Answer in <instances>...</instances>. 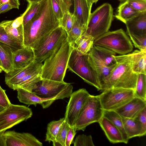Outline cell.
<instances>
[{"mask_svg": "<svg viewBox=\"0 0 146 146\" xmlns=\"http://www.w3.org/2000/svg\"><path fill=\"white\" fill-rule=\"evenodd\" d=\"M140 123L141 131L140 137L145 135L146 133V107L144 108L135 118Z\"/></svg>", "mask_w": 146, "mask_h": 146, "instance_id": "60d3db41", "label": "cell"}, {"mask_svg": "<svg viewBox=\"0 0 146 146\" xmlns=\"http://www.w3.org/2000/svg\"><path fill=\"white\" fill-rule=\"evenodd\" d=\"M69 127L65 120L61 126L55 140L52 142L53 146H65L66 137Z\"/></svg>", "mask_w": 146, "mask_h": 146, "instance_id": "d590c367", "label": "cell"}, {"mask_svg": "<svg viewBox=\"0 0 146 146\" xmlns=\"http://www.w3.org/2000/svg\"><path fill=\"white\" fill-rule=\"evenodd\" d=\"M133 72L146 74V51L136 50L131 53Z\"/></svg>", "mask_w": 146, "mask_h": 146, "instance_id": "d4e9b609", "label": "cell"}, {"mask_svg": "<svg viewBox=\"0 0 146 146\" xmlns=\"http://www.w3.org/2000/svg\"><path fill=\"white\" fill-rule=\"evenodd\" d=\"M0 86V106L6 108L11 104L5 92Z\"/></svg>", "mask_w": 146, "mask_h": 146, "instance_id": "7bdbcfd3", "label": "cell"}, {"mask_svg": "<svg viewBox=\"0 0 146 146\" xmlns=\"http://www.w3.org/2000/svg\"><path fill=\"white\" fill-rule=\"evenodd\" d=\"M76 19L73 13L69 12L64 13L59 20L60 26L65 30L67 34L72 29Z\"/></svg>", "mask_w": 146, "mask_h": 146, "instance_id": "8d00e7d4", "label": "cell"}, {"mask_svg": "<svg viewBox=\"0 0 146 146\" xmlns=\"http://www.w3.org/2000/svg\"><path fill=\"white\" fill-rule=\"evenodd\" d=\"M0 67L1 68H2V65H1V61L0 60Z\"/></svg>", "mask_w": 146, "mask_h": 146, "instance_id": "db71d44e", "label": "cell"}, {"mask_svg": "<svg viewBox=\"0 0 146 146\" xmlns=\"http://www.w3.org/2000/svg\"><path fill=\"white\" fill-rule=\"evenodd\" d=\"M73 89L70 83L42 79L32 92L42 98L58 100L70 97Z\"/></svg>", "mask_w": 146, "mask_h": 146, "instance_id": "52a82bcc", "label": "cell"}, {"mask_svg": "<svg viewBox=\"0 0 146 146\" xmlns=\"http://www.w3.org/2000/svg\"><path fill=\"white\" fill-rule=\"evenodd\" d=\"M90 95L85 88L72 92L66 107L64 117L70 126L75 125L82 109Z\"/></svg>", "mask_w": 146, "mask_h": 146, "instance_id": "7c38bea8", "label": "cell"}, {"mask_svg": "<svg viewBox=\"0 0 146 146\" xmlns=\"http://www.w3.org/2000/svg\"><path fill=\"white\" fill-rule=\"evenodd\" d=\"M96 55L104 64L109 67H113L116 64L115 56L116 54L104 47L94 45L90 50Z\"/></svg>", "mask_w": 146, "mask_h": 146, "instance_id": "cb8c5ba5", "label": "cell"}, {"mask_svg": "<svg viewBox=\"0 0 146 146\" xmlns=\"http://www.w3.org/2000/svg\"><path fill=\"white\" fill-rule=\"evenodd\" d=\"M132 8L140 12L146 11V0H126Z\"/></svg>", "mask_w": 146, "mask_h": 146, "instance_id": "ab89813d", "label": "cell"}, {"mask_svg": "<svg viewBox=\"0 0 146 146\" xmlns=\"http://www.w3.org/2000/svg\"><path fill=\"white\" fill-rule=\"evenodd\" d=\"M73 0L74 15L78 21L87 27L93 4L88 0Z\"/></svg>", "mask_w": 146, "mask_h": 146, "instance_id": "7402d4cb", "label": "cell"}, {"mask_svg": "<svg viewBox=\"0 0 146 146\" xmlns=\"http://www.w3.org/2000/svg\"><path fill=\"white\" fill-rule=\"evenodd\" d=\"M34 60V50L31 48L23 46L12 52L13 65L14 69L24 67Z\"/></svg>", "mask_w": 146, "mask_h": 146, "instance_id": "ffe728a7", "label": "cell"}, {"mask_svg": "<svg viewBox=\"0 0 146 146\" xmlns=\"http://www.w3.org/2000/svg\"><path fill=\"white\" fill-rule=\"evenodd\" d=\"M5 146H42V143L31 134L8 131L3 133Z\"/></svg>", "mask_w": 146, "mask_h": 146, "instance_id": "4fadbf2b", "label": "cell"}, {"mask_svg": "<svg viewBox=\"0 0 146 146\" xmlns=\"http://www.w3.org/2000/svg\"><path fill=\"white\" fill-rule=\"evenodd\" d=\"M63 13L70 12V8L72 5V0H59Z\"/></svg>", "mask_w": 146, "mask_h": 146, "instance_id": "f6af8a7d", "label": "cell"}, {"mask_svg": "<svg viewBox=\"0 0 146 146\" xmlns=\"http://www.w3.org/2000/svg\"><path fill=\"white\" fill-rule=\"evenodd\" d=\"M76 129L74 126H70L66 136L65 146H70L73 142V139L76 133Z\"/></svg>", "mask_w": 146, "mask_h": 146, "instance_id": "ee69618b", "label": "cell"}, {"mask_svg": "<svg viewBox=\"0 0 146 146\" xmlns=\"http://www.w3.org/2000/svg\"><path fill=\"white\" fill-rule=\"evenodd\" d=\"M31 109L23 105L11 104L0 112V133L31 117Z\"/></svg>", "mask_w": 146, "mask_h": 146, "instance_id": "8fae6325", "label": "cell"}, {"mask_svg": "<svg viewBox=\"0 0 146 146\" xmlns=\"http://www.w3.org/2000/svg\"><path fill=\"white\" fill-rule=\"evenodd\" d=\"M16 90L17 91V98L21 103L28 105H40L43 108H46L49 107L56 100V98L45 99L41 98L36 95L32 92L23 89L19 88Z\"/></svg>", "mask_w": 146, "mask_h": 146, "instance_id": "e0dca14e", "label": "cell"}, {"mask_svg": "<svg viewBox=\"0 0 146 146\" xmlns=\"http://www.w3.org/2000/svg\"><path fill=\"white\" fill-rule=\"evenodd\" d=\"M65 121V118L64 117L58 120L53 121L48 124L45 141L50 143L55 140L59 129Z\"/></svg>", "mask_w": 146, "mask_h": 146, "instance_id": "1f68e13d", "label": "cell"}, {"mask_svg": "<svg viewBox=\"0 0 146 146\" xmlns=\"http://www.w3.org/2000/svg\"><path fill=\"white\" fill-rule=\"evenodd\" d=\"M41 68L31 73L25 77L18 83L13 89L21 88L30 92L36 87L37 83L42 80L40 76Z\"/></svg>", "mask_w": 146, "mask_h": 146, "instance_id": "603a6c76", "label": "cell"}, {"mask_svg": "<svg viewBox=\"0 0 146 146\" xmlns=\"http://www.w3.org/2000/svg\"><path fill=\"white\" fill-rule=\"evenodd\" d=\"M7 3L11 5L13 8L19 9L20 3L19 0H0V4Z\"/></svg>", "mask_w": 146, "mask_h": 146, "instance_id": "bcb514c9", "label": "cell"}, {"mask_svg": "<svg viewBox=\"0 0 146 146\" xmlns=\"http://www.w3.org/2000/svg\"><path fill=\"white\" fill-rule=\"evenodd\" d=\"M94 40L91 36L82 35L74 42L72 46L81 53L87 54L93 48Z\"/></svg>", "mask_w": 146, "mask_h": 146, "instance_id": "f546056e", "label": "cell"}, {"mask_svg": "<svg viewBox=\"0 0 146 146\" xmlns=\"http://www.w3.org/2000/svg\"><path fill=\"white\" fill-rule=\"evenodd\" d=\"M98 96L102 109L108 111L119 108L135 96L134 90L121 88L105 90Z\"/></svg>", "mask_w": 146, "mask_h": 146, "instance_id": "30bf717a", "label": "cell"}, {"mask_svg": "<svg viewBox=\"0 0 146 146\" xmlns=\"http://www.w3.org/2000/svg\"><path fill=\"white\" fill-rule=\"evenodd\" d=\"M145 107L146 100L135 96L126 104L114 111L121 116L135 118Z\"/></svg>", "mask_w": 146, "mask_h": 146, "instance_id": "2e32d148", "label": "cell"}, {"mask_svg": "<svg viewBox=\"0 0 146 146\" xmlns=\"http://www.w3.org/2000/svg\"><path fill=\"white\" fill-rule=\"evenodd\" d=\"M117 0L119 1L120 2V3L125 2L126 1V0Z\"/></svg>", "mask_w": 146, "mask_h": 146, "instance_id": "f5cc1de1", "label": "cell"}, {"mask_svg": "<svg viewBox=\"0 0 146 146\" xmlns=\"http://www.w3.org/2000/svg\"><path fill=\"white\" fill-rule=\"evenodd\" d=\"M113 17L111 5L103 4L91 13L86 30L82 35L90 36L95 39L108 31Z\"/></svg>", "mask_w": 146, "mask_h": 146, "instance_id": "277c9868", "label": "cell"}, {"mask_svg": "<svg viewBox=\"0 0 146 146\" xmlns=\"http://www.w3.org/2000/svg\"><path fill=\"white\" fill-rule=\"evenodd\" d=\"M67 36L65 31L62 27L56 28L33 49L35 60L42 63L59 49Z\"/></svg>", "mask_w": 146, "mask_h": 146, "instance_id": "ba28073f", "label": "cell"}, {"mask_svg": "<svg viewBox=\"0 0 146 146\" xmlns=\"http://www.w3.org/2000/svg\"><path fill=\"white\" fill-rule=\"evenodd\" d=\"M59 26V21L53 11L51 0H44L38 11L23 25V46L33 50Z\"/></svg>", "mask_w": 146, "mask_h": 146, "instance_id": "6da1fadb", "label": "cell"}, {"mask_svg": "<svg viewBox=\"0 0 146 146\" xmlns=\"http://www.w3.org/2000/svg\"><path fill=\"white\" fill-rule=\"evenodd\" d=\"M0 133V146H5V140L3 136V133Z\"/></svg>", "mask_w": 146, "mask_h": 146, "instance_id": "c3c4849f", "label": "cell"}, {"mask_svg": "<svg viewBox=\"0 0 146 146\" xmlns=\"http://www.w3.org/2000/svg\"><path fill=\"white\" fill-rule=\"evenodd\" d=\"M121 117L124 128L129 140L133 137H140L141 126L140 122L135 118Z\"/></svg>", "mask_w": 146, "mask_h": 146, "instance_id": "484cf974", "label": "cell"}, {"mask_svg": "<svg viewBox=\"0 0 146 146\" xmlns=\"http://www.w3.org/2000/svg\"><path fill=\"white\" fill-rule=\"evenodd\" d=\"M88 56V53H81L73 47L69 58L67 68L78 75L85 82L94 86L98 91H101L98 77L89 62Z\"/></svg>", "mask_w": 146, "mask_h": 146, "instance_id": "5b68a950", "label": "cell"}, {"mask_svg": "<svg viewBox=\"0 0 146 146\" xmlns=\"http://www.w3.org/2000/svg\"><path fill=\"white\" fill-rule=\"evenodd\" d=\"M42 0L39 2L29 3L25 12L21 16L23 19V25L29 21L38 11L44 2Z\"/></svg>", "mask_w": 146, "mask_h": 146, "instance_id": "d6a6232c", "label": "cell"}, {"mask_svg": "<svg viewBox=\"0 0 146 146\" xmlns=\"http://www.w3.org/2000/svg\"><path fill=\"white\" fill-rule=\"evenodd\" d=\"M5 108L0 106V112L4 110Z\"/></svg>", "mask_w": 146, "mask_h": 146, "instance_id": "816d5d0a", "label": "cell"}, {"mask_svg": "<svg viewBox=\"0 0 146 146\" xmlns=\"http://www.w3.org/2000/svg\"><path fill=\"white\" fill-rule=\"evenodd\" d=\"M74 146H94L92 136L83 134L77 135L74 143Z\"/></svg>", "mask_w": 146, "mask_h": 146, "instance_id": "f35d334b", "label": "cell"}, {"mask_svg": "<svg viewBox=\"0 0 146 146\" xmlns=\"http://www.w3.org/2000/svg\"><path fill=\"white\" fill-rule=\"evenodd\" d=\"M29 3H33L37 2L40 1L42 0H26Z\"/></svg>", "mask_w": 146, "mask_h": 146, "instance_id": "681fc988", "label": "cell"}, {"mask_svg": "<svg viewBox=\"0 0 146 146\" xmlns=\"http://www.w3.org/2000/svg\"><path fill=\"white\" fill-rule=\"evenodd\" d=\"M139 12L131 7L126 1L121 3L117 7L115 17L124 23Z\"/></svg>", "mask_w": 146, "mask_h": 146, "instance_id": "83f0119b", "label": "cell"}, {"mask_svg": "<svg viewBox=\"0 0 146 146\" xmlns=\"http://www.w3.org/2000/svg\"><path fill=\"white\" fill-rule=\"evenodd\" d=\"M103 114L99 96L90 95L82 109L74 126L77 131H84L89 125L98 122Z\"/></svg>", "mask_w": 146, "mask_h": 146, "instance_id": "9c48e42d", "label": "cell"}, {"mask_svg": "<svg viewBox=\"0 0 146 146\" xmlns=\"http://www.w3.org/2000/svg\"><path fill=\"white\" fill-rule=\"evenodd\" d=\"M94 45L104 47L119 55L129 53L133 49L129 37L121 29L108 31L95 39Z\"/></svg>", "mask_w": 146, "mask_h": 146, "instance_id": "8992f818", "label": "cell"}, {"mask_svg": "<svg viewBox=\"0 0 146 146\" xmlns=\"http://www.w3.org/2000/svg\"><path fill=\"white\" fill-rule=\"evenodd\" d=\"M51 1L53 11L56 17L59 20L64 14L59 0H51Z\"/></svg>", "mask_w": 146, "mask_h": 146, "instance_id": "b9f144b4", "label": "cell"}, {"mask_svg": "<svg viewBox=\"0 0 146 146\" xmlns=\"http://www.w3.org/2000/svg\"><path fill=\"white\" fill-rule=\"evenodd\" d=\"M13 8L11 5L7 3L0 4V14L7 12Z\"/></svg>", "mask_w": 146, "mask_h": 146, "instance_id": "7dc6e473", "label": "cell"}, {"mask_svg": "<svg viewBox=\"0 0 146 146\" xmlns=\"http://www.w3.org/2000/svg\"><path fill=\"white\" fill-rule=\"evenodd\" d=\"M116 64L111 71L102 91L112 88H121L135 90L137 74L132 68L131 53L115 56Z\"/></svg>", "mask_w": 146, "mask_h": 146, "instance_id": "7a4b0ae2", "label": "cell"}, {"mask_svg": "<svg viewBox=\"0 0 146 146\" xmlns=\"http://www.w3.org/2000/svg\"><path fill=\"white\" fill-rule=\"evenodd\" d=\"M73 47L67 38L59 49L44 61L40 73L42 79L62 82Z\"/></svg>", "mask_w": 146, "mask_h": 146, "instance_id": "3957f363", "label": "cell"}, {"mask_svg": "<svg viewBox=\"0 0 146 146\" xmlns=\"http://www.w3.org/2000/svg\"><path fill=\"white\" fill-rule=\"evenodd\" d=\"M135 94V96L146 100V74H137Z\"/></svg>", "mask_w": 146, "mask_h": 146, "instance_id": "836d02e7", "label": "cell"}, {"mask_svg": "<svg viewBox=\"0 0 146 146\" xmlns=\"http://www.w3.org/2000/svg\"><path fill=\"white\" fill-rule=\"evenodd\" d=\"M12 51L11 48L0 42V60L1 69L6 73L13 70Z\"/></svg>", "mask_w": 146, "mask_h": 146, "instance_id": "4316f807", "label": "cell"}, {"mask_svg": "<svg viewBox=\"0 0 146 146\" xmlns=\"http://www.w3.org/2000/svg\"><path fill=\"white\" fill-rule=\"evenodd\" d=\"M87 27L82 24L76 19L69 32L67 34V39L72 45L74 42L85 32Z\"/></svg>", "mask_w": 146, "mask_h": 146, "instance_id": "4dcf8cb0", "label": "cell"}, {"mask_svg": "<svg viewBox=\"0 0 146 146\" xmlns=\"http://www.w3.org/2000/svg\"><path fill=\"white\" fill-rule=\"evenodd\" d=\"M127 34L146 35V11L139 12L125 23Z\"/></svg>", "mask_w": 146, "mask_h": 146, "instance_id": "ac0fdd59", "label": "cell"}, {"mask_svg": "<svg viewBox=\"0 0 146 146\" xmlns=\"http://www.w3.org/2000/svg\"><path fill=\"white\" fill-rule=\"evenodd\" d=\"M43 64L34 60L27 66L18 69H13L6 73L5 82L10 88L13 89L24 77L41 68Z\"/></svg>", "mask_w": 146, "mask_h": 146, "instance_id": "5bb4252c", "label": "cell"}, {"mask_svg": "<svg viewBox=\"0 0 146 146\" xmlns=\"http://www.w3.org/2000/svg\"><path fill=\"white\" fill-rule=\"evenodd\" d=\"M2 70V69L0 67V73L1 72Z\"/></svg>", "mask_w": 146, "mask_h": 146, "instance_id": "11a10c76", "label": "cell"}, {"mask_svg": "<svg viewBox=\"0 0 146 146\" xmlns=\"http://www.w3.org/2000/svg\"><path fill=\"white\" fill-rule=\"evenodd\" d=\"M0 42L10 47L13 52L24 46L12 39L7 34L0 23Z\"/></svg>", "mask_w": 146, "mask_h": 146, "instance_id": "e575fe53", "label": "cell"}, {"mask_svg": "<svg viewBox=\"0 0 146 146\" xmlns=\"http://www.w3.org/2000/svg\"><path fill=\"white\" fill-rule=\"evenodd\" d=\"M127 35L135 48L141 51H146V35H137L131 34Z\"/></svg>", "mask_w": 146, "mask_h": 146, "instance_id": "74e56055", "label": "cell"}, {"mask_svg": "<svg viewBox=\"0 0 146 146\" xmlns=\"http://www.w3.org/2000/svg\"><path fill=\"white\" fill-rule=\"evenodd\" d=\"M88 58L90 65L98 76L102 91L109 74L114 67H109L106 66L101 60L90 51L88 53Z\"/></svg>", "mask_w": 146, "mask_h": 146, "instance_id": "d6986e66", "label": "cell"}, {"mask_svg": "<svg viewBox=\"0 0 146 146\" xmlns=\"http://www.w3.org/2000/svg\"><path fill=\"white\" fill-rule=\"evenodd\" d=\"M0 23L12 39L23 46V25L21 16L13 20L2 21Z\"/></svg>", "mask_w": 146, "mask_h": 146, "instance_id": "9a60e30c", "label": "cell"}, {"mask_svg": "<svg viewBox=\"0 0 146 146\" xmlns=\"http://www.w3.org/2000/svg\"><path fill=\"white\" fill-rule=\"evenodd\" d=\"M98 123L111 143L113 144L124 143L121 132L110 120L103 116Z\"/></svg>", "mask_w": 146, "mask_h": 146, "instance_id": "44dd1931", "label": "cell"}, {"mask_svg": "<svg viewBox=\"0 0 146 146\" xmlns=\"http://www.w3.org/2000/svg\"><path fill=\"white\" fill-rule=\"evenodd\" d=\"M103 117L110 120L119 129L122 135L124 143L127 144L129 140L124 128L121 116L115 111L104 110Z\"/></svg>", "mask_w": 146, "mask_h": 146, "instance_id": "f1b7e54d", "label": "cell"}, {"mask_svg": "<svg viewBox=\"0 0 146 146\" xmlns=\"http://www.w3.org/2000/svg\"><path fill=\"white\" fill-rule=\"evenodd\" d=\"M89 1L92 3L96 4L99 0H88Z\"/></svg>", "mask_w": 146, "mask_h": 146, "instance_id": "f907efd6", "label": "cell"}]
</instances>
